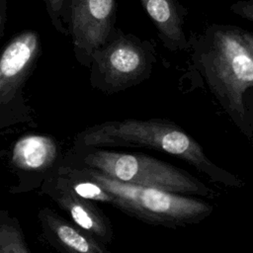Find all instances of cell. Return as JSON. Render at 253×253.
<instances>
[{"label":"cell","instance_id":"52a82bcc","mask_svg":"<svg viewBox=\"0 0 253 253\" xmlns=\"http://www.w3.org/2000/svg\"><path fill=\"white\" fill-rule=\"evenodd\" d=\"M117 0H72L70 33L78 61L90 66L94 50L115 30Z\"/></svg>","mask_w":253,"mask_h":253},{"label":"cell","instance_id":"277c9868","mask_svg":"<svg viewBox=\"0 0 253 253\" xmlns=\"http://www.w3.org/2000/svg\"><path fill=\"white\" fill-rule=\"evenodd\" d=\"M66 165L107 190L113 196L114 208L151 225L170 228L187 226L203 221L213 211L211 204L190 195L126 184L92 168Z\"/></svg>","mask_w":253,"mask_h":253},{"label":"cell","instance_id":"30bf717a","mask_svg":"<svg viewBox=\"0 0 253 253\" xmlns=\"http://www.w3.org/2000/svg\"><path fill=\"white\" fill-rule=\"evenodd\" d=\"M43 231L55 245L69 252L106 253L105 244L91 234L81 229L75 223L71 224L56 214L50 209H42L39 212Z\"/></svg>","mask_w":253,"mask_h":253},{"label":"cell","instance_id":"e0dca14e","mask_svg":"<svg viewBox=\"0 0 253 253\" xmlns=\"http://www.w3.org/2000/svg\"><path fill=\"white\" fill-rule=\"evenodd\" d=\"M5 10H4V6L3 3L0 0V36L3 34V30H4V25H5Z\"/></svg>","mask_w":253,"mask_h":253},{"label":"cell","instance_id":"4fadbf2b","mask_svg":"<svg viewBox=\"0 0 253 253\" xmlns=\"http://www.w3.org/2000/svg\"><path fill=\"white\" fill-rule=\"evenodd\" d=\"M47 14L51 20L54 28L62 34H67V30L64 28L61 21V12L63 6V0H43Z\"/></svg>","mask_w":253,"mask_h":253},{"label":"cell","instance_id":"5b68a950","mask_svg":"<svg viewBox=\"0 0 253 253\" xmlns=\"http://www.w3.org/2000/svg\"><path fill=\"white\" fill-rule=\"evenodd\" d=\"M157 61L156 44L120 29L94 50L90 63L91 85L111 95L147 80Z\"/></svg>","mask_w":253,"mask_h":253},{"label":"cell","instance_id":"ba28073f","mask_svg":"<svg viewBox=\"0 0 253 253\" xmlns=\"http://www.w3.org/2000/svg\"><path fill=\"white\" fill-rule=\"evenodd\" d=\"M46 193L69 214L73 223L81 229L105 245L112 241L114 232L110 219L92 201L77 197L51 179L46 183Z\"/></svg>","mask_w":253,"mask_h":253},{"label":"cell","instance_id":"9c48e42d","mask_svg":"<svg viewBox=\"0 0 253 253\" xmlns=\"http://www.w3.org/2000/svg\"><path fill=\"white\" fill-rule=\"evenodd\" d=\"M139 2L154 25L163 46L173 52L186 50L187 9L178 0H139Z\"/></svg>","mask_w":253,"mask_h":253},{"label":"cell","instance_id":"6da1fadb","mask_svg":"<svg viewBox=\"0 0 253 253\" xmlns=\"http://www.w3.org/2000/svg\"><path fill=\"white\" fill-rule=\"evenodd\" d=\"M186 50L232 124L252 140L243 98L253 87V52L243 38V29L211 24L188 37Z\"/></svg>","mask_w":253,"mask_h":253},{"label":"cell","instance_id":"2e32d148","mask_svg":"<svg viewBox=\"0 0 253 253\" xmlns=\"http://www.w3.org/2000/svg\"><path fill=\"white\" fill-rule=\"evenodd\" d=\"M243 38H244L246 43L248 44V46L250 47V49L253 52V33L243 30Z\"/></svg>","mask_w":253,"mask_h":253},{"label":"cell","instance_id":"7a4b0ae2","mask_svg":"<svg viewBox=\"0 0 253 253\" xmlns=\"http://www.w3.org/2000/svg\"><path fill=\"white\" fill-rule=\"evenodd\" d=\"M75 146L149 148L183 160L211 182L240 189L241 178L215 164L202 145L181 126L166 119H125L107 121L81 131Z\"/></svg>","mask_w":253,"mask_h":253},{"label":"cell","instance_id":"8fae6325","mask_svg":"<svg viewBox=\"0 0 253 253\" xmlns=\"http://www.w3.org/2000/svg\"><path fill=\"white\" fill-rule=\"evenodd\" d=\"M58 157L56 142L43 134H27L12 148V163L24 172L41 173L53 166Z\"/></svg>","mask_w":253,"mask_h":253},{"label":"cell","instance_id":"3957f363","mask_svg":"<svg viewBox=\"0 0 253 253\" xmlns=\"http://www.w3.org/2000/svg\"><path fill=\"white\" fill-rule=\"evenodd\" d=\"M67 161V164L92 168L126 184L205 198H213L218 195L189 172L141 153L74 146Z\"/></svg>","mask_w":253,"mask_h":253},{"label":"cell","instance_id":"8992f818","mask_svg":"<svg viewBox=\"0 0 253 253\" xmlns=\"http://www.w3.org/2000/svg\"><path fill=\"white\" fill-rule=\"evenodd\" d=\"M41 52V40L34 31L14 37L0 53V133L18 124L33 121L24 87Z\"/></svg>","mask_w":253,"mask_h":253},{"label":"cell","instance_id":"7c38bea8","mask_svg":"<svg viewBox=\"0 0 253 253\" xmlns=\"http://www.w3.org/2000/svg\"><path fill=\"white\" fill-rule=\"evenodd\" d=\"M28 248L23 233L17 220L10 219L0 221V253H28Z\"/></svg>","mask_w":253,"mask_h":253},{"label":"cell","instance_id":"9a60e30c","mask_svg":"<svg viewBox=\"0 0 253 253\" xmlns=\"http://www.w3.org/2000/svg\"><path fill=\"white\" fill-rule=\"evenodd\" d=\"M244 106H245V115L248 126L251 129L253 135V87L248 89L244 94Z\"/></svg>","mask_w":253,"mask_h":253},{"label":"cell","instance_id":"5bb4252c","mask_svg":"<svg viewBox=\"0 0 253 253\" xmlns=\"http://www.w3.org/2000/svg\"><path fill=\"white\" fill-rule=\"evenodd\" d=\"M229 9L233 14L253 23V0L236 1L230 5Z\"/></svg>","mask_w":253,"mask_h":253}]
</instances>
